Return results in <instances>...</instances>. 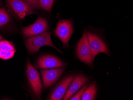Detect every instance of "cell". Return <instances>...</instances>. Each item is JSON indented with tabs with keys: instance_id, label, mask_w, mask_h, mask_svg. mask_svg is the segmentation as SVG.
Wrapping results in <instances>:
<instances>
[{
	"instance_id": "obj_2",
	"label": "cell",
	"mask_w": 133,
	"mask_h": 100,
	"mask_svg": "<svg viewBox=\"0 0 133 100\" xmlns=\"http://www.w3.org/2000/svg\"><path fill=\"white\" fill-rule=\"evenodd\" d=\"M76 52L78 57L81 61L87 65H92L93 61L92 54L89 44L87 32L85 30L77 44Z\"/></svg>"
},
{
	"instance_id": "obj_22",
	"label": "cell",
	"mask_w": 133,
	"mask_h": 100,
	"mask_svg": "<svg viewBox=\"0 0 133 100\" xmlns=\"http://www.w3.org/2000/svg\"><path fill=\"white\" fill-rule=\"evenodd\" d=\"M0 5H1V3H0Z\"/></svg>"
},
{
	"instance_id": "obj_4",
	"label": "cell",
	"mask_w": 133,
	"mask_h": 100,
	"mask_svg": "<svg viewBox=\"0 0 133 100\" xmlns=\"http://www.w3.org/2000/svg\"><path fill=\"white\" fill-rule=\"evenodd\" d=\"M87 34L93 60L96 55L99 53L105 54L110 56L109 50L107 45L101 38L90 32H87Z\"/></svg>"
},
{
	"instance_id": "obj_15",
	"label": "cell",
	"mask_w": 133,
	"mask_h": 100,
	"mask_svg": "<svg viewBox=\"0 0 133 100\" xmlns=\"http://www.w3.org/2000/svg\"><path fill=\"white\" fill-rule=\"evenodd\" d=\"M1 50L5 51L6 52L11 50H15V47L12 43L8 41H1L0 44Z\"/></svg>"
},
{
	"instance_id": "obj_13",
	"label": "cell",
	"mask_w": 133,
	"mask_h": 100,
	"mask_svg": "<svg viewBox=\"0 0 133 100\" xmlns=\"http://www.w3.org/2000/svg\"><path fill=\"white\" fill-rule=\"evenodd\" d=\"M10 21L8 12L3 8L0 9V27L7 24Z\"/></svg>"
},
{
	"instance_id": "obj_5",
	"label": "cell",
	"mask_w": 133,
	"mask_h": 100,
	"mask_svg": "<svg viewBox=\"0 0 133 100\" xmlns=\"http://www.w3.org/2000/svg\"><path fill=\"white\" fill-rule=\"evenodd\" d=\"M73 33V26L70 20H61L57 26L55 35L60 39L63 45L66 46Z\"/></svg>"
},
{
	"instance_id": "obj_17",
	"label": "cell",
	"mask_w": 133,
	"mask_h": 100,
	"mask_svg": "<svg viewBox=\"0 0 133 100\" xmlns=\"http://www.w3.org/2000/svg\"><path fill=\"white\" fill-rule=\"evenodd\" d=\"M32 8V9L39 8V0H22Z\"/></svg>"
},
{
	"instance_id": "obj_18",
	"label": "cell",
	"mask_w": 133,
	"mask_h": 100,
	"mask_svg": "<svg viewBox=\"0 0 133 100\" xmlns=\"http://www.w3.org/2000/svg\"><path fill=\"white\" fill-rule=\"evenodd\" d=\"M16 50H11L9 51L6 52L3 59L4 60H7V59H10L11 58H12L15 55Z\"/></svg>"
},
{
	"instance_id": "obj_16",
	"label": "cell",
	"mask_w": 133,
	"mask_h": 100,
	"mask_svg": "<svg viewBox=\"0 0 133 100\" xmlns=\"http://www.w3.org/2000/svg\"><path fill=\"white\" fill-rule=\"evenodd\" d=\"M88 84L85 85L83 87H82L80 90L78 91L75 95L72 96L71 98H70L71 100H81L82 95L84 92V91L85 90L87 87L88 86Z\"/></svg>"
},
{
	"instance_id": "obj_21",
	"label": "cell",
	"mask_w": 133,
	"mask_h": 100,
	"mask_svg": "<svg viewBox=\"0 0 133 100\" xmlns=\"http://www.w3.org/2000/svg\"><path fill=\"white\" fill-rule=\"evenodd\" d=\"M0 44H1V41H0Z\"/></svg>"
},
{
	"instance_id": "obj_11",
	"label": "cell",
	"mask_w": 133,
	"mask_h": 100,
	"mask_svg": "<svg viewBox=\"0 0 133 100\" xmlns=\"http://www.w3.org/2000/svg\"><path fill=\"white\" fill-rule=\"evenodd\" d=\"M89 81V77L83 75H78L74 77V79L63 98V100H69L75 93L79 90L80 89Z\"/></svg>"
},
{
	"instance_id": "obj_12",
	"label": "cell",
	"mask_w": 133,
	"mask_h": 100,
	"mask_svg": "<svg viewBox=\"0 0 133 100\" xmlns=\"http://www.w3.org/2000/svg\"><path fill=\"white\" fill-rule=\"evenodd\" d=\"M97 91V88L96 85L94 83H92L87 87L82 95L81 100H94L96 96Z\"/></svg>"
},
{
	"instance_id": "obj_1",
	"label": "cell",
	"mask_w": 133,
	"mask_h": 100,
	"mask_svg": "<svg viewBox=\"0 0 133 100\" xmlns=\"http://www.w3.org/2000/svg\"><path fill=\"white\" fill-rule=\"evenodd\" d=\"M51 32H45L26 39L25 43L28 51L32 53H36L41 47L45 45H48L52 47L59 52L62 53V51L57 48L52 43L51 38Z\"/></svg>"
},
{
	"instance_id": "obj_9",
	"label": "cell",
	"mask_w": 133,
	"mask_h": 100,
	"mask_svg": "<svg viewBox=\"0 0 133 100\" xmlns=\"http://www.w3.org/2000/svg\"><path fill=\"white\" fill-rule=\"evenodd\" d=\"M10 8L21 19L33 14V9L22 0H7Z\"/></svg>"
},
{
	"instance_id": "obj_7",
	"label": "cell",
	"mask_w": 133,
	"mask_h": 100,
	"mask_svg": "<svg viewBox=\"0 0 133 100\" xmlns=\"http://www.w3.org/2000/svg\"><path fill=\"white\" fill-rule=\"evenodd\" d=\"M63 68L41 70L43 86L44 88H49L56 83L64 72Z\"/></svg>"
},
{
	"instance_id": "obj_3",
	"label": "cell",
	"mask_w": 133,
	"mask_h": 100,
	"mask_svg": "<svg viewBox=\"0 0 133 100\" xmlns=\"http://www.w3.org/2000/svg\"><path fill=\"white\" fill-rule=\"evenodd\" d=\"M26 67L28 79L32 90L36 97L41 98L42 86L39 72L29 61H28Z\"/></svg>"
},
{
	"instance_id": "obj_14",
	"label": "cell",
	"mask_w": 133,
	"mask_h": 100,
	"mask_svg": "<svg viewBox=\"0 0 133 100\" xmlns=\"http://www.w3.org/2000/svg\"><path fill=\"white\" fill-rule=\"evenodd\" d=\"M54 0H39V7L50 12L53 6Z\"/></svg>"
},
{
	"instance_id": "obj_23",
	"label": "cell",
	"mask_w": 133,
	"mask_h": 100,
	"mask_svg": "<svg viewBox=\"0 0 133 100\" xmlns=\"http://www.w3.org/2000/svg\"><path fill=\"white\" fill-rule=\"evenodd\" d=\"M0 51H1V49H0Z\"/></svg>"
},
{
	"instance_id": "obj_20",
	"label": "cell",
	"mask_w": 133,
	"mask_h": 100,
	"mask_svg": "<svg viewBox=\"0 0 133 100\" xmlns=\"http://www.w3.org/2000/svg\"><path fill=\"white\" fill-rule=\"evenodd\" d=\"M2 38H2V36L0 35V39H2Z\"/></svg>"
},
{
	"instance_id": "obj_8",
	"label": "cell",
	"mask_w": 133,
	"mask_h": 100,
	"mask_svg": "<svg viewBox=\"0 0 133 100\" xmlns=\"http://www.w3.org/2000/svg\"><path fill=\"white\" fill-rule=\"evenodd\" d=\"M66 64L59 58L52 55H44L39 58L36 66L38 68H57L64 67Z\"/></svg>"
},
{
	"instance_id": "obj_10",
	"label": "cell",
	"mask_w": 133,
	"mask_h": 100,
	"mask_svg": "<svg viewBox=\"0 0 133 100\" xmlns=\"http://www.w3.org/2000/svg\"><path fill=\"white\" fill-rule=\"evenodd\" d=\"M74 79L73 75L66 76L54 88L50 96L49 100H60L63 98L65 93Z\"/></svg>"
},
{
	"instance_id": "obj_6",
	"label": "cell",
	"mask_w": 133,
	"mask_h": 100,
	"mask_svg": "<svg viewBox=\"0 0 133 100\" xmlns=\"http://www.w3.org/2000/svg\"><path fill=\"white\" fill-rule=\"evenodd\" d=\"M48 30L47 20L39 17L33 24L23 28L22 33L26 37H31L42 34Z\"/></svg>"
},
{
	"instance_id": "obj_19",
	"label": "cell",
	"mask_w": 133,
	"mask_h": 100,
	"mask_svg": "<svg viewBox=\"0 0 133 100\" xmlns=\"http://www.w3.org/2000/svg\"><path fill=\"white\" fill-rule=\"evenodd\" d=\"M5 53H6V51H5L1 50V51H0V58L3 59Z\"/></svg>"
}]
</instances>
